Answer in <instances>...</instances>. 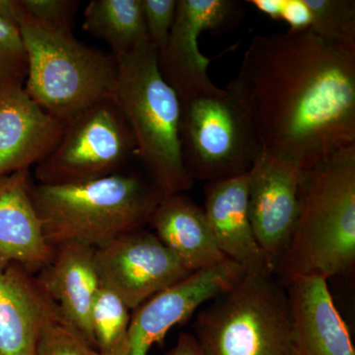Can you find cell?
<instances>
[{
	"label": "cell",
	"mask_w": 355,
	"mask_h": 355,
	"mask_svg": "<svg viewBox=\"0 0 355 355\" xmlns=\"http://www.w3.org/2000/svg\"><path fill=\"white\" fill-rule=\"evenodd\" d=\"M130 310L101 286L92 316L96 349L100 355H130Z\"/></svg>",
	"instance_id": "21"
},
{
	"label": "cell",
	"mask_w": 355,
	"mask_h": 355,
	"mask_svg": "<svg viewBox=\"0 0 355 355\" xmlns=\"http://www.w3.org/2000/svg\"><path fill=\"white\" fill-rule=\"evenodd\" d=\"M27 71V51L20 29L0 15V84L24 86Z\"/></svg>",
	"instance_id": "24"
},
{
	"label": "cell",
	"mask_w": 355,
	"mask_h": 355,
	"mask_svg": "<svg viewBox=\"0 0 355 355\" xmlns=\"http://www.w3.org/2000/svg\"><path fill=\"white\" fill-rule=\"evenodd\" d=\"M67 125L44 111L24 86L0 84V177L38 165L57 146Z\"/></svg>",
	"instance_id": "13"
},
{
	"label": "cell",
	"mask_w": 355,
	"mask_h": 355,
	"mask_svg": "<svg viewBox=\"0 0 355 355\" xmlns=\"http://www.w3.org/2000/svg\"><path fill=\"white\" fill-rule=\"evenodd\" d=\"M38 279L67 323L96 349L92 316L101 282L94 248L79 243L55 247L53 259Z\"/></svg>",
	"instance_id": "17"
},
{
	"label": "cell",
	"mask_w": 355,
	"mask_h": 355,
	"mask_svg": "<svg viewBox=\"0 0 355 355\" xmlns=\"http://www.w3.org/2000/svg\"><path fill=\"white\" fill-rule=\"evenodd\" d=\"M78 1L0 0V15L17 26L32 25L49 31L72 32Z\"/></svg>",
	"instance_id": "23"
},
{
	"label": "cell",
	"mask_w": 355,
	"mask_h": 355,
	"mask_svg": "<svg viewBox=\"0 0 355 355\" xmlns=\"http://www.w3.org/2000/svg\"><path fill=\"white\" fill-rule=\"evenodd\" d=\"M198 311L196 340L203 355H292L286 284L273 273H245Z\"/></svg>",
	"instance_id": "6"
},
{
	"label": "cell",
	"mask_w": 355,
	"mask_h": 355,
	"mask_svg": "<svg viewBox=\"0 0 355 355\" xmlns=\"http://www.w3.org/2000/svg\"><path fill=\"white\" fill-rule=\"evenodd\" d=\"M310 27L326 43L355 53L354 0H304Z\"/></svg>",
	"instance_id": "22"
},
{
	"label": "cell",
	"mask_w": 355,
	"mask_h": 355,
	"mask_svg": "<svg viewBox=\"0 0 355 355\" xmlns=\"http://www.w3.org/2000/svg\"><path fill=\"white\" fill-rule=\"evenodd\" d=\"M235 79L265 155L307 169L355 146V53L311 29L256 36Z\"/></svg>",
	"instance_id": "1"
},
{
	"label": "cell",
	"mask_w": 355,
	"mask_h": 355,
	"mask_svg": "<svg viewBox=\"0 0 355 355\" xmlns=\"http://www.w3.org/2000/svg\"><path fill=\"white\" fill-rule=\"evenodd\" d=\"M35 355H100L65 320L44 329Z\"/></svg>",
	"instance_id": "25"
},
{
	"label": "cell",
	"mask_w": 355,
	"mask_h": 355,
	"mask_svg": "<svg viewBox=\"0 0 355 355\" xmlns=\"http://www.w3.org/2000/svg\"><path fill=\"white\" fill-rule=\"evenodd\" d=\"M62 320L58 305L32 270L0 261V355L36 354L44 329Z\"/></svg>",
	"instance_id": "14"
},
{
	"label": "cell",
	"mask_w": 355,
	"mask_h": 355,
	"mask_svg": "<svg viewBox=\"0 0 355 355\" xmlns=\"http://www.w3.org/2000/svg\"><path fill=\"white\" fill-rule=\"evenodd\" d=\"M165 355H203L195 336L184 333L171 350Z\"/></svg>",
	"instance_id": "28"
},
{
	"label": "cell",
	"mask_w": 355,
	"mask_h": 355,
	"mask_svg": "<svg viewBox=\"0 0 355 355\" xmlns=\"http://www.w3.org/2000/svg\"><path fill=\"white\" fill-rule=\"evenodd\" d=\"M180 141L184 169L193 182L246 174L261 154L239 83L181 103Z\"/></svg>",
	"instance_id": "7"
},
{
	"label": "cell",
	"mask_w": 355,
	"mask_h": 355,
	"mask_svg": "<svg viewBox=\"0 0 355 355\" xmlns=\"http://www.w3.org/2000/svg\"><path fill=\"white\" fill-rule=\"evenodd\" d=\"M297 220L275 268L292 277L328 280L355 261V146L303 170Z\"/></svg>",
	"instance_id": "2"
},
{
	"label": "cell",
	"mask_w": 355,
	"mask_h": 355,
	"mask_svg": "<svg viewBox=\"0 0 355 355\" xmlns=\"http://www.w3.org/2000/svg\"><path fill=\"white\" fill-rule=\"evenodd\" d=\"M27 51L26 92L58 120L69 123L114 98L119 62L111 53L86 46L72 32L21 25Z\"/></svg>",
	"instance_id": "5"
},
{
	"label": "cell",
	"mask_w": 355,
	"mask_h": 355,
	"mask_svg": "<svg viewBox=\"0 0 355 355\" xmlns=\"http://www.w3.org/2000/svg\"><path fill=\"white\" fill-rule=\"evenodd\" d=\"M303 170L261 153L249 171L250 219L275 273L297 220Z\"/></svg>",
	"instance_id": "12"
},
{
	"label": "cell",
	"mask_w": 355,
	"mask_h": 355,
	"mask_svg": "<svg viewBox=\"0 0 355 355\" xmlns=\"http://www.w3.org/2000/svg\"><path fill=\"white\" fill-rule=\"evenodd\" d=\"M101 286L132 311L190 272L153 231L139 229L95 249Z\"/></svg>",
	"instance_id": "10"
},
{
	"label": "cell",
	"mask_w": 355,
	"mask_h": 355,
	"mask_svg": "<svg viewBox=\"0 0 355 355\" xmlns=\"http://www.w3.org/2000/svg\"><path fill=\"white\" fill-rule=\"evenodd\" d=\"M246 270L232 260L203 268L147 299L132 310L130 322V355H148L168 331L183 324L200 307L234 286Z\"/></svg>",
	"instance_id": "11"
},
{
	"label": "cell",
	"mask_w": 355,
	"mask_h": 355,
	"mask_svg": "<svg viewBox=\"0 0 355 355\" xmlns=\"http://www.w3.org/2000/svg\"><path fill=\"white\" fill-rule=\"evenodd\" d=\"M244 15V3L238 0H178L174 24L167 44L158 51L157 64L181 103L219 88L209 78L210 58L200 51L198 36L235 29Z\"/></svg>",
	"instance_id": "9"
},
{
	"label": "cell",
	"mask_w": 355,
	"mask_h": 355,
	"mask_svg": "<svg viewBox=\"0 0 355 355\" xmlns=\"http://www.w3.org/2000/svg\"><path fill=\"white\" fill-rule=\"evenodd\" d=\"M248 2L272 20L287 23L289 30L309 29L310 15L304 0H250Z\"/></svg>",
	"instance_id": "27"
},
{
	"label": "cell",
	"mask_w": 355,
	"mask_h": 355,
	"mask_svg": "<svg viewBox=\"0 0 355 355\" xmlns=\"http://www.w3.org/2000/svg\"><path fill=\"white\" fill-rule=\"evenodd\" d=\"M163 195L135 175L112 174L79 183L31 186V198L51 246H105L149 224Z\"/></svg>",
	"instance_id": "3"
},
{
	"label": "cell",
	"mask_w": 355,
	"mask_h": 355,
	"mask_svg": "<svg viewBox=\"0 0 355 355\" xmlns=\"http://www.w3.org/2000/svg\"><path fill=\"white\" fill-rule=\"evenodd\" d=\"M137 154L128 121L114 98L91 107L67 123L64 135L35 169L39 184L79 183L114 174Z\"/></svg>",
	"instance_id": "8"
},
{
	"label": "cell",
	"mask_w": 355,
	"mask_h": 355,
	"mask_svg": "<svg viewBox=\"0 0 355 355\" xmlns=\"http://www.w3.org/2000/svg\"><path fill=\"white\" fill-rule=\"evenodd\" d=\"M286 286L292 355H355L349 329L334 302L327 279L295 277Z\"/></svg>",
	"instance_id": "15"
},
{
	"label": "cell",
	"mask_w": 355,
	"mask_h": 355,
	"mask_svg": "<svg viewBox=\"0 0 355 355\" xmlns=\"http://www.w3.org/2000/svg\"><path fill=\"white\" fill-rule=\"evenodd\" d=\"M83 28L106 42L116 60L148 40L140 0H92L84 10Z\"/></svg>",
	"instance_id": "20"
},
{
	"label": "cell",
	"mask_w": 355,
	"mask_h": 355,
	"mask_svg": "<svg viewBox=\"0 0 355 355\" xmlns=\"http://www.w3.org/2000/svg\"><path fill=\"white\" fill-rule=\"evenodd\" d=\"M148 225L191 273L227 260L214 241L203 209L184 193L164 196Z\"/></svg>",
	"instance_id": "19"
},
{
	"label": "cell",
	"mask_w": 355,
	"mask_h": 355,
	"mask_svg": "<svg viewBox=\"0 0 355 355\" xmlns=\"http://www.w3.org/2000/svg\"><path fill=\"white\" fill-rule=\"evenodd\" d=\"M205 211L217 247L248 273H273L254 236L249 212V172L210 182L205 188Z\"/></svg>",
	"instance_id": "16"
},
{
	"label": "cell",
	"mask_w": 355,
	"mask_h": 355,
	"mask_svg": "<svg viewBox=\"0 0 355 355\" xmlns=\"http://www.w3.org/2000/svg\"><path fill=\"white\" fill-rule=\"evenodd\" d=\"M140 3L147 37L160 51L169 39L176 16L178 0H140Z\"/></svg>",
	"instance_id": "26"
},
{
	"label": "cell",
	"mask_w": 355,
	"mask_h": 355,
	"mask_svg": "<svg viewBox=\"0 0 355 355\" xmlns=\"http://www.w3.org/2000/svg\"><path fill=\"white\" fill-rule=\"evenodd\" d=\"M158 51L149 40L121 58L114 100L137 144V154L164 196L184 193L193 181L184 169L180 141L181 101L161 76Z\"/></svg>",
	"instance_id": "4"
},
{
	"label": "cell",
	"mask_w": 355,
	"mask_h": 355,
	"mask_svg": "<svg viewBox=\"0 0 355 355\" xmlns=\"http://www.w3.org/2000/svg\"><path fill=\"white\" fill-rule=\"evenodd\" d=\"M31 186L29 170L0 177V261L34 272L50 263L55 247L44 237Z\"/></svg>",
	"instance_id": "18"
}]
</instances>
